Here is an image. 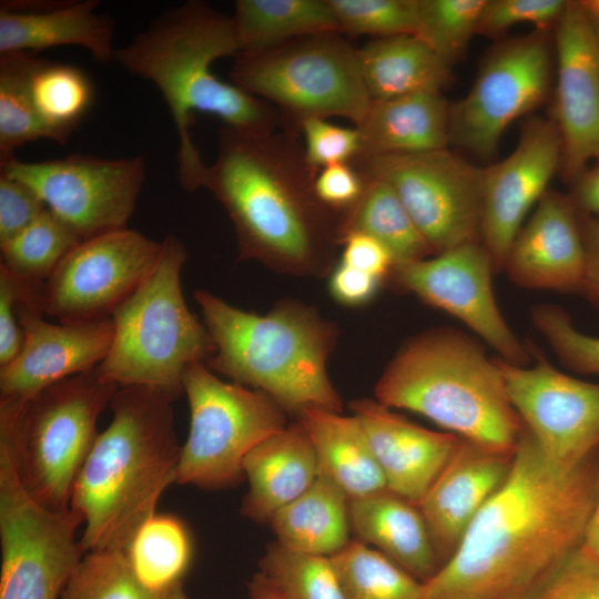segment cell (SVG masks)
<instances>
[{
  "mask_svg": "<svg viewBox=\"0 0 599 599\" xmlns=\"http://www.w3.org/2000/svg\"><path fill=\"white\" fill-rule=\"evenodd\" d=\"M599 461L550 463L524 427L508 477L454 554L423 582L424 599H506L582 545Z\"/></svg>",
  "mask_w": 599,
  "mask_h": 599,
  "instance_id": "6da1fadb",
  "label": "cell"
},
{
  "mask_svg": "<svg viewBox=\"0 0 599 599\" xmlns=\"http://www.w3.org/2000/svg\"><path fill=\"white\" fill-rule=\"evenodd\" d=\"M204 182L229 214L238 260L280 273L323 276L341 245V214L324 205L300 129L253 133L226 125Z\"/></svg>",
  "mask_w": 599,
  "mask_h": 599,
  "instance_id": "7a4b0ae2",
  "label": "cell"
},
{
  "mask_svg": "<svg viewBox=\"0 0 599 599\" xmlns=\"http://www.w3.org/2000/svg\"><path fill=\"white\" fill-rule=\"evenodd\" d=\"M238 53L231 16L201 0L160 13L116 49L114 62L154 84L165 100L179 136V182L189 192L204 186L209 169L190 133L195 112L245 132L285 125L275 106L213 73L214 61Z\"/></svg>",
  "mask_w": 599,
  "mask_h": 599,
  "instance_id": "3957f363",
  "label": "cell"
},
{
  "mask_svg": "<svg viewBox=\"0 0 599 599\" xmlns=\"http://www.w3.org/2000/svg\"><path fill=\"white\" fill-rule=\"evenodd\" d=\"M173 398L144 386L119 387L112 420L98 435L75 480L70 508L83 518L87 551L125 550L176 483L181 446Z\"/></svg>",
  "mask_w": 599,
  "mask_h": 599,
  "instance_id": "277c9868",
  "label": "cell"
},
{
  "mask_svg": "<svg viewBox=\"0 0 599 599\" xmlns=\"http://www.w3.org/2000/svg\"><path fill=\"white\" fill-rule=\"evenodd\" d=\"M376 400L417 413L461 439L514 454L524 425L501 370L473 337L436 327L404 343L375 386Z\"/></svg>",
  "mask_w": 599,
  "mask_h": 599,
  "instance_id": "5b68a950",
  "label": "cell"
},
{
  "mask_svg": "<svg viewBox=\"0 0 599 599\" xmlns=\"http://www.w3.org/2000/svg\"><path fill=\"white\" fill-rule=\"evenodd\" d=\"M194 300L215 345L205 363L210 370L266 393L287 414L311 406L342 413L327 374L338 333L314 307L284 300L258 315L203 290Z\"/></svg>",
  "mask_w": 599,
  "mask_h": 599,
  "instance_id": "8992f818",
  "label": "cell"
},
{
  "mask_svg": "<svg viewBox=\"0 0 599 599\" xmlns=\"http://www.w3.org/2000/svg\"><path fill=\"white\" fill-rule=\"evenodd\" d=\"M186 258L185 245L175 235L161 242L149 275L112 314V344L95 368L103 380L118 387L160 389L175 399L184 393L187 366L206 363L214 354L206 326L183 296L181 272Z\"/></svg>",
  "mask_w": 599,
  "mask_h": 599,
  "instance_id": "52a82bcc",
  "label": "cell"
},
{
  "mask_svg": "<svg viewBox=\"0 0 599 599\" xmlns=\"http://www.w3.org/2000/svg\"><path fill=\"white\" fill-rule=\"evenodd\" d=\"M95 368L29 400L0 399V439L27 491L53 511L70 508L78 475L99 435L97 422L118 390Z\"/></svg>",
  "mask_w": 599,
  "mask_h": 599,
  "instance_id": "ba28073f",
  "label": "cell"
},
{
  "mask_svg": "<svg viewBox=\"0 0 599 599\" xmlns=\"http://www.w3.org/2000/svg\"><path fill=\"white\" fill-rule=\"evenodd\" d=\"M230 78L246 92L275 106L286 125L306 118L339 116L357 125L372 100L357 48L342 33L298 38L235 57Z\"/></svg>",
  "mask_w": 599,
  "mask_h": 599,
  "instance_id": "9c48e42d",
  "label": "cell"
},
{
  "mask_svg": "<svg viewBox=\"0 0 599 599\" xmlns=\"http://www.w3.org/2000/svg\"><path fill=\"white\" fill-rule=\"evenodd\" d=\"M190 428L181 446L176 483L223 489L243 480L246 455L286 428L287 413L270 395L225 383L205 363L183 375Z\"/></svg>",
  "mask_w": 599,
  "mask_h": 599,
  "instance_id": "30bf717a",
  "label": "cell"
},
{
  "mask_svg": "<svg viewBox=\"0 0 599 599\" xmlns=\"http://www.w3.org/2000/svg\"><path fill=\"white\" fill-rule=\"evenodd\" d=\"M81 525L72 508L50 510L27 491L0 439V599H59L85 555Z\"/></svg>",
  "mask_w": 599,
  "mask_h": 599,
  "instance_id": "8fae6325",
  "label": "cell"
},
{
  "mask_svg": "<svg viewBox=\"0 0 599 599\" xmlns=\"http://www.w3.org/2000/svg\"><path fill=\"white\" fill-rule=\"evenodd\" d=\"M554 58V41L541 30L493 49L468 93L450 105L449 145L490 158L509 125L546 99Z\"/></svg>",
  "mask_w": 599,
  "mask_h": 599,
  "instance_id": "7c38bea8",
  "label": "cell"
},
{
  "mask_svg": "<svg viewBox=\"0 0 599 599\" xmlns=\"http://www.w3.org/2000/svg\"><path fill=\"white\" fill-rule=\"evenodd\" d=\"M351 163L394 190L434 255L480 242L481 169L448 148Z\"/></svg>",
  "mask_w": 599,
  "mask_h": 599,
  "instance_id": "4fadbf2b",
  "label": "cell"
},
{
  "mask_svg": "<svg viewBox=\"0 0 599 599\" xmlns=\"http://www.w3.org/2000/svg\"><path fill=\"white\" fill-rule=\"evenodd\" d=\"M0 172L30 186L83 241L128 227L146 174L141 156L87 154L40 162L14 158Z\"/></svg>",
  "mask_w": 599,
  "mask_h": 599,
  "instance_id": "5bb4252c",
  "label": "cell"
},
{
  "mask_svg": "<svg viewBox=\"0 0 599 599\" xmlns=\"http://www.w3.org/2000/svg\"><path fill=\"white\" fill-rule=\"evenodd\" d=\"M529 348L530 367L495 358L508 397L545 457L559 468H576L599 450V383L565 374L537 346Z\"/></svg>",
  "mask_w": 599,
  "mask_h": 599,
  "instance_id": "9a60e30c",
  "label": "cell"
},
{
  "mask_svg": "<svg viewBox=\"0 0 599 599\" xmlns=\"http://www.w3.org/2000/svg\"><path fill=\"white\" fill-rule=\"evenodd\" d=\"M161 242L124 227L82 241L42 287L41 309L60 323L112 317L153 268Z\"/></svg>",
  "mask_w": 599,
  "mask_h": 599,
  "instance_id": "2e32d148",
  "label": "cell"
},
{
  "mask_svg": "<svg viewBox=\"0 0 599 599\" xmlns=\"http://www.w3.org/2000/svg\"><path fill=\"white\" fill-rule=\"evenodd\" d=\"M494 273L488 251L477 241L394 266L387 280L459 319L500 359L528 366L532 359L529 344L517 337L501 314L493 290Z\"/></svg>",
  "mask_w": 599,
  "mask_h": 599,
  "instance_id": "e0dca14e",
  "label": "cell"
},
{
  "mask_svg": "<svg viewBox=\"0 0 599 599\" xmlns=\"http://www.w3.org/2000/svg\"><path fill=\"white\" fill-rule=\"evenodd\" d=\"M561 161L562 143L556 122L552 118H535L525 124L507 158L481 169L480 242L496 273L502 272L524 220L548 191Z\"/></svg>",
  "mask_w": 599,
  "mask_h": 599,
  "instance_id": "ac0fdd59",
  "label": "cell"
},
{
  "mask_svg": "<svg viewBox=\"0 0 599 599\" xmlns=\"http://www.w3.org/2000/svg\"><path fill=\"white\" fill-rule=\"evenodd\" d=\"M554 121L562 143L561 173L572 183L599 161V63L588 16L568 1L555 28Z\"/></svg>",
  "mask_w": 599,
  "mask_h": 599,
  "instance_id": "d6986e66",
  "label": "cell"
},
{
  "mask_svg": "<svg viewBox=\"0 0 599 599\" xmlns=\"http://www.w3.org/2000/svg\"><path fill=\"white\" fill-rule=\"evenodd\" d=\"M17 314L23 344L17 357L0 368V399L29 400L52 384L97 368L110 351L112 317L52 324L20 301Z\"/></svg>",
  "mask_w": 599,
  "mask_h": 599,
  "instance_id": "ffe728a7",
  "label": "cell"
},
{
  "mask_svg": "<svg viewBox=\"0 0 599 599\" xmlns=\"http://www.w3.org/2000/svg\"><path fill=\"white\" fill-rule=\"evenodd\" d=\"M585 267L580 213L570 194L548 190L514 240L502 272L527 290L579 293Z\"/></svg>",
  "mask_w": 599,
  "mask_h": 599,
  "instance_id": "44dd1931",
  "label": "cell"
},
{
  "mask_svg": "<svg viewBox=\"0 0 599 599\" xmlns=\"http://www.w3.org/2000/svg\"><path fill=\"white\" fill-rule=\"evenodd\" d=\"M514 454L494 451L459 439L418 505L440 566L454 554L479 511L505 483Z\"/></svg>",
  "mask_w": 599,
  "mask_h": 599,
  "instance_id": "7402d4cb",
  "label": "cell"
},
{
  "mask_svg": "<svg viewBox=\"0 0 599 599\" xmlns=\"http://www.w3.org/2000/svg\"><path fill=\"white\" fill-rule=\"evenodd\" d=\"M349 408L365 430L386 487L418 506L460 438L418 426L376 399H354Z\"/></svg>",
  "mask_w": 599,
  "mask_h": 599,
  "instance_id": "603a6c76",
  "label": "cell"
},
{
  "mask_svg": "<svg viewBox=\"0 0 599 599\" xmlns=\"http://www.w3.org/2000/svg\"><path fill=\"white\" fill-rule=\"evenodd\" d=\"M100 1L4 0L0 3V54L77 45L101 63L114 62V22Z\"/></svg>",
  "mask_w": 599,
  "mask_h": 599,
  "instance_id": "cb8c5ba5",
  "label": "cell"
},
{
  "mask_svg": "<svg viewBox=\"0 0 599 599\" xmlns=\"http://www.w3.org/2000/svg\"><path fill=\"white\" fill-rule=\"evenodd\" d=\"M248 480L241 514L268 524L281 508L304 494L319 475L313 444L298 422L253 448L243 461Z\"/></svg>",
  "mask_w": 599,
  "mask_h": 599,
  "instance_id": "d4e9b609",
  "label": "cell"
},
{
  "mask_svg": "<svg viewBox=\"0 0 599 599\" xmlns=\"http://www.w3.org/2000/svg\"><path fill=\"white\" fill-rule=\"evenodd\" d=\"M449 109L441 92L372 101L364 119L355 125L359 152L354 161L448 148Z\"/></svg>",
  "mask_w": 599,
  "mask_h": 599,
  "instance_id": "484cf974",
  "label": "cell"
},
{
  "mask_svg": "<svg viewBox=\"0 0 599 599\" xmlns=\"http://www.w3.org/2000/svg\"><path fill=\"white\" fill-rule=\"evenodd\" d=\"M351 530L356 539L384 554L425 582L439 569L428 528L415 504L388 488L349 499Z\"/></svg>",
  "mask_w": 599,
  "mask_h": 599,
  "instance_id": "4316f807",
  "label": "cell"
},
{
  "mask_svg": "<svg viewBox=\"0 0 599 599\" xmlns=\"http://www.w3.org/2000/svg\"><path fill=\"white\" fill-rule=\"evenodd\" d=\"M296 422L306 432L319 464V474L328 476L349 499L364 497L386 487L365 430L354 415L321 407H305Z\"/></svg>",
  "mask_w": 599,
  "mask_h": 599,
  "instance_id": "83f0119b",
  "label": "cell"
},
{
  "mask_svg": "<svg viewBox=\"0 0 599 599\" xmlns=\"http://www.w3.org/2000/svg\"><path fill=\"white\" fill-rule=\"evenodd\" d=\"M357 55L372 101L441 92L451 80V65L412 34L373 39Z\"/></svg>",
  "mask_w": 599,
  "mask_h": 599,
  "instance_id": "f1b7e54d",
  "label": "cell"
},
{
  "mask_svg": "<svg viewBox=\"0 0 599 599\" xmlns=\"http://www.w3.org/2000/svg\"><path fill=\"white\" fill-rule=\"evenodd\" d=\"M348 502L341 486L319 474L304 494L275 512L268 524L282 547L331 557L351 541Z\"/></svg>",
  "mask_w": 599,
  "mask_h": 599,
  "instance_id": "f546056e",
  "label": "cell"
},
{
  "mask_svg": "<svg viewBox=\"0 0 599 599\" xmlns=\"http://www.w3.org/2000/svg\"><path fill=\"white\" fill-rule=\"evenodd\" d=\"M231 18L238 54L264 51L303 37L341 33L328 0H237Z\"/></svg>",
  "mask_w": 599,
  "mask_h": 599,
  "instance_id": "4dcf8cb0",
  "label": "cell"
},
{
  "mask_svg": "<svg viewBox=\"0 0 599 599\" xmlns=\"http://www.w3.org/2000/svg\"><path fill=\"white\" fill-rule=\"evenodd\" d=\"M363 175L366 183L362 196L341 215V242L349 233L369 235L389 251L394 266L433 256L429 244L394 190L379 179Z\"/></svg>",
  "mask_w": 599,
  "mask_h": 599,
  "instance_id": "1f68e13d",
  "label": "cell"
},
{
  "mask_svg": "<svg viewBox=\"0 0 599 599\" xmlns=\"http://www.w3.org/2000/svg\"><path fill=\"white\" fill-rule=\"evenodd\" d=\"M192 552L189 529L180 518L169 514L149 518L124 550L138 579L153 590L183 585Z\"/></svg>",
  "mask_w": 599,
  "mask_h": 599,
  "instance_id": "d6a6232c",
  "label": "cell"
},
{
  "mask_svg": "<svg viewBox=\"0 0 599 599\" xmlns=\"http://www.w3.org/2000/svg\"><path fill=\"white\" fill-rule=\"evenodd\" d=\"M41 60L32 52L0 54V165L28 142L53 141L32 95V77Z\"/></svg>",
  "mask_w": 599,
  "mask_h": 599,
  "instance_id": "836d02e7",
  "label": "cell"
},
{
  "mask_svg": "<svg viewBox=\"0 0 599 599\" xmlns=\"http://www.w3.org/2000/svg\"><path fill=\"white\" fill-rule=\"evenodd\" d=\"M31 88L35 109L53 141L68 143L93 103L92 81L75 65L42 59L33 73Z\"/></svg>",
  "mask_w": 599,
  "mask_h": 599,
  "instance_id": "e575fe53",
  "label": "cell"
},
{
  "mask_svg": "<svg viewBox=\"0 0 599 599\" xmlns=\"http://www.w3.org/2000/svg\"><path fill=\"white\" fill-rule=\"evenodd\" d=\"M331 560L345 599H424L422 581L358 539Z\"/></svg>",
  "mask_w": 599,
  "mask_h": 599,
  "instance_id": "d590c367",
  "label": "cell"
},
{
  "mask_svg": "<svg viewBox=\"0 0 599 599\" xmlns=\"http://www.w3.org/2000/svg\"><path fill=\"white\" fill-rule=\"evenodd\" d=\"M83 240L49 209L29 227L0 245L1 265L18 278L43 285Z\"/></svg>",
  "mask_w": 599,
  "mask_h": 599,
  "instance_id": "8d00e7d4",
  "label": "cell"
},
{
  "mask_svg": "<svg viewBox=\"0 0 599 599\" xmlns=\"http://www.w3.org/2000/svg\"><path fill=\"white\" fill-rule=\"evenodd\" d=\"M59 599H195L183 585L167 590L144 586L123 550L87 551Z\"/></svg>",
  "mask_w": 599,
  "mask_h": 599,
  "instance_id": "74e56055",
  "label": "cell"
},
{
  "mask_svg": "<svg viewBox=\"0 0 599 599\" xmlns=\"http://www.w3.org/2000/svg\"><path fill=\"white\" fill-rule=\"evenodd\" d=\"M258 566L287 599H345L331 557L295 552L275 541Z\"/></svg>",
  "mask_w": 599,
  "mask_h": 599,
  "instance_id": "f35d334b",
  "label": "cell"
},
{
  "mask_svg": "<svg viewBox=\"0 0 599 599\" xmlns=\"http://www.w3.org/2000/svg\"><path fill=\"white\" fill-rule=\"evenodd\" d=\"M486 0H419L414 35L453 64L477 33Z\"/></svg>",
  "mask_w": 599,
  "mask_h": 599,
  "instance_id": "ab89813d",
  "label": "cell"
},
{
  "mask_svg": "<svg viewBox=\"0 0 599 599\" xmlns=\"http://www.w3.org/2000/svg\"><path fill=\"white\" fill-rule=\"evenodd\" d=\"M339 32L374 39L414 35L419 0H328Z\"/></svg>",
  "mask_w": 599,
  "mask_h": 599,
  "instance_id": "60d3db41",
  "label": "cell"
},
{
  "mask_svg": "<svg viewBox=\"0 0 599 599\" xmlns=\"http://www.w3.org/2000/svg\"><path fill=\"white\" fill-rule=\"evenodd\" d=\"M534 327L567 368L581 375H599V337L579 331L562 307L542 303L530 308Z\"/></svg>",
  "mask_w": 599,
  "mask_h": 599,
  "instance_id": "b9f144b4",
  "label": "cell"
},
{
  "mask_svg": "<svg viewBox=\"0 0 599 599\" xmlns=\"http://www.w3.org/2000/svg\"><path fill=\"white\" fill-rule=\"evenodd\" d=\"M506 599H599V559L580 546Z\"/></svg>",
  "mask_w": 599,
  "mask_h": 599,
  "instance_id": "7bdbcfd3",
  "label": "cell"
},
{
  "mask_svg": "<svg viewBox=\"0 0 599 599\" xmlns=\"http://www.w3.org/2000/svg\"><path fill=\"white\" fill-rule=\"evenodd\" d=\"M567 3L565 0H486L477 33L496 37L521 23L534 24L541 31L555 29Z\"/></svg>",
  "mask_w": 599,
  "mask_h": 599,
  "instance_id": "ee69618b",
  "label": "cell"
},
{
  "mask_svg": "<svg viewBox=\"0 0 599 599\" xmlns=\"http://www.w3.org/2000/svg\"><path fill=\"white\" fill-rule=\"evenodd\" d=\"M298 126L306 160L316 171L332 164L351 163L358 155L356 128L341 126L323 118H306Z\"/></svg>",
  "mask_w": 599,
  "mask_h": 599,
  "instance_id": "f6af8a7d",
  "label": "cell"
},
{
  "mask_svg": "<svg viewBox=\"0 0 599 599\" xmlns=\"http://www.w3.org/2000/svg\"><path fill=\"white\" fill-rule=\"evenodd\" d=\"M47 210L30 186L0 172V245L29 227Z\"/></svg>",
  "mask_w": 599,
  "mask_h": 599,
  "instance_id": "bcb514c9",
  "label": "cell"
},
{
  "mask_svg": "<svg viewBox=\"0 0 599 599\" xmlns=\"http://www.w3.org/2000/svg\"><path fill=\"white\" fill-rule=\"evenodd\" d=\"M365 183V176L352 163H338L321 169L314 187L319 201L342 215L359 200Z\"/></svg>",
  "mask_w": 599,
  "mask_h": 599,
  "instance_id": "7dc6e473",
  "label": "cell"
},
{
  "mask_svg": "<svg viewBox=\"0 0 599 599\" xmlns=\"http://www.w3.org/2000/svg\"><path fill=\"white\" fill-rule=\"evenodd\" d=\"M22 300V285L18 277L0 264V366L13 361L23 344V331L17 314Z\"/></svg>",
  "mask_w": 599,
  "mask_h": 599,
  "instance_id": "c3c4849f",
  "label": "cell"
},
{
  "mask_svg": "<svg viewBox=\"0 0 599 599\" xmlns=\"http://www.w3.org/2000/svg\"><path fill=\"white\" fill-rule=\"evenodd\" d=\"M341 245V262L383 281L389 277L394 258L376 238L363 233H349L343 237Z\"/></svg>",
  "mask_w": 599,
  "mask_h": 599,
  "instance_id": "681fc988",
  "label": "cell"
},
{
  "mask_svg": "<svg viewBox=\"0 0 599 599\" xmlns=\"http://www.w3.org/2000/svg\"><path fill=\"white\" fill-rule=\"evenodd\" d=\"M383 282L339 261L331 271L328 288L338 303L357 307L374 298Z\"/></svg>",
  "mask_w": 599,
  "mask_h": 599,
  "instance_id": "f907efd6",
  "label": "cell"
},
{
  "mask_svg": "<svg viewBox=\"0 0 599 599\" xmlns=\"http://www.w3.org/2000/svg\"><path fill=\"white\" fill-rule=\"evenodd\" d=\"M580 225L586 251V267L579 293L599 309V219L580 213Z\"/></svg>",
  "mask_w": 599,
  "mask_h": 599,
  "instance_id": "816d5d0a",
  "label": "cell"
},
{
  "mask_svg": "<svg viewBox=\"0 0 599 599\" xmlns=\"http://www.w3.org/2000/svg\"><path fill=\"white\" fill-rule=\"evenodd\" d=\"M571 184L570 195L578 211L599 219V161L590 164Z\"/></svg>",
  "mask_w": 599,
  "mask_h": 599,
  "instance_id": "f5cc1de1",
  "label": "cell"
},
{
  "mask_svg": "<svg viewBox=\"0 0 599 599\" xmlns=\"http://www.w3.org/2000/svg\"><path fill=\"white\" fill-rule=\"evenodd\" d=\"M248 599H287L280 588L263 572H256L247 582Z\"/></svg>",
  "mask_w": 599,
  "mask_h": 599,
  "instance_id": "db71d44e",
  "label": "cell"
},
{
  "mask_svg": "<svg viewBox=\"0 0 599 599\" xmlns=\"http://www.w3.org/2000/svg\"><path fill=\"white\" fill-rule=\"evenodd\" d=\"M582 548L599 559V466L595 505L585 531Z\"/></svg>",
  "mask_w": 599,
  "mask_h": 599,
  "instance_id": "11a10c76",
  "label": "cell"
},
{
  "mask_svg": "<svg viewBox=\"0 0 599 599\" xmlns=\"http://www.w3.org/2000/svg\"><path fill=\"white\" fill-rule=\"evenodd\" d=\"M587 16H588V19H589V22H590V26H591V30H592V34H593V39H595L597 59H598V63H599V16L589 14V13H587Z\"/></svg>",
  "mask_w": 599,
  "mask_h": 599,
  "instance_id": "9f6ffc18",
  "label": "cell"
}]
</instances>
